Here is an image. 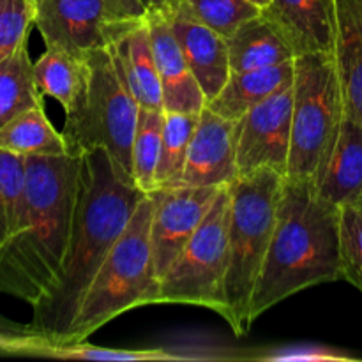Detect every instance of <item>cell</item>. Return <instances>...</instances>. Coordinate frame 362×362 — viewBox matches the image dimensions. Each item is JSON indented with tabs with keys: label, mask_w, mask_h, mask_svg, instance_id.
Instances as JSON below:
<instances>
[{
	"label": "cell",
	"mask_w": 362,
	"mask_h": 362,
	"mask_svg": "<svg viewBox=\"0 0 362 362\" xmlns=\"http://www.w3.org/2000/svg\"><path fill=\"white\" fill-rule=\"evenodd\" d=\"M147 194L120 179L106 151L81 156L80 194L69 247L59 278L32 306L28 332L46 345H64L85 293L103 262Z\"/></svg>",
	"instance_id": "1"
},
{
	"label": "cell",
	"mask_w": 362,
	"mask_h": 362,
	"mask_svg": "<svg viewBox=\"0 0 362 362\" xmlns=\"http://www.w3.org/2000/svg\"><path fill=\"white\" fill-rule=\"evenodd\" d=\"M81 156H25L16 225L0 251V293L34 306L62 271L76 218Z\"/></svg>",
	"instance_id": "2"
},
{
	"label": "cell",
	"mask_w": 362,
	"mask_h": 362,
	"mask_svg": "<svg viewBox=\"0 0 362 362\" xmlns=\"http://www.w3.org/2000/svg\"><path fill=\"white\" fill-rule=\"evenodd\" d=\"M341 278L339 207L317 186L285 179L274 235L251 300V320L281 300Z\"/></svg>",
	"instance_id": "3"
},
{
	"label": "cell",
	"mask_w": 362,
	"mask_h": 362,
	"mask_svg": "<svg viewBox=\"0 0 362 362\" xmlns=\"http://www.w3.org/2000/svg\"><path fill=\"white\" fill-rule=\"evenodd\" d=\"M285 175L262 168L230 184L232 214L228 230V271L223 318L237 338L250 332L251 300L267 257L278 218Z\"/></svg>",
	"instance_id": "4"
},
{
	"label": "cell",
	"mask_w": 362,
	"mask_h": 362,
	"mask_svg": "<svg viewBox=\"0 0 362 362\" xmlns=\"http://www.w3.org/2000/svg\"><path fill=\"white\" fill-rule=\"evenodd\" d=\"M152 211L154 204L147 194L92 279L64 345L87 341L126 311L158 304L161 279L152 258Z\"/></svg>",
	"instance_id": "5"
},
{
	"label": "cell",
	"mask_w": 362,
	"mask_h": 362,
	"mask_svg": "<svg viewBox=\"0 0 362 362\" xmlns=\"http://www.w3.org/2000/svg\"><path fill=\"white\" fill-rule=\"evenodd\" d=\"M87 85L76 110L66 115L62 134L69 154L106 151L117 173L134 184L133 141L140 105L120 80L108 48L85 57Z\"/></svg>",
	"instance_id": "6"
},
{
	"label": "cell",
	"mask_w": 362,
	"mask_h": 362,
	"mask_svg": "<svg viewBox=\"0 0 362 362\" xmlns=\"http://www.w3.org/2000/svg\"><path fill=\"white\" fill-rule=\"evenodd\" d=\"M292 145L285 179L318 186L345 115L341 81L332 53L293 60Z\"/></svg>",
	"instance_id": "7"
},
{
	"label": "cell",
	"mask_w": 362,
	"mask_h": 362,
	"mask_svg": "<svg viewBox=\"0 0 362 362\" xmlns=\"http://www.w3.org/2000/svg\"><path fill=\"white\" fill-rule=\"evenodd\" d=\"M230 214V186H223L202 225L161 278L158 304L205 308L223 318Z\"/></svg>",
	"instance_id": "8"
},
{
	"label": "cell",
	"mask_w": 362,
	"mask_h": 362,
	"mask_svg": "<svg viewBox=\"0 0 362 362\" xmlns=\"http://www.w3.org/2000/svg\"><path fill=\"white\" fill-rule=\"evenodd\" d=\"M117 0H35V28L46 48L85 59L110 42L133 21Z\"/></svg>",
	"instance_id": "9"
},
{
	"label": "cell",
	"mask_w": 362,
	"mask_h": 362,
	"mask_svg": "<svg viewBox=\"0 0 362 362\" xmlns=\"http://www.w3.org/2000/svg\"><path fill=\"white\" fill-rule=\"evenodd\" d=\"M293 81L235 120L239 177L271 168L286 177L292 145Z\"/></svg>",
	"instance_id": "10"
},
{
	"label": "cell",
	"mask_w": 362,
	"mask_h": 362,
	"mask_svg": "<svg viewBox=\"0 0 362 362\" xmlns=\"http://www.w3.org/2000/svg\"><path fill=\"white\" fill-rule=\"evenodd\" d=\"M221 187L177 186L152 191L154 204L151 223V243L158 278L166 274L198 226L202 225Z\"/></svg>",
	"instance_id": "11"
},
{
	"label": "cell",
	"mask_w": 362,
	"mask_h": 362,
	"mask_svg": "<svg viewBox=\"0 0 362 362\" xmlns=\"http://www.w3.org/2000/svg\"><path fill=\"white\" fill-rule=\"evenodd\" d=\"M237 179L235 122L205 106L191 138L182 186L223 187Z\"/></svg>",
	"instance_id": "12"
},
{
	"label": "cell",
	"mask_w": 362,
	"mask_h": 362,
	"mask_svg": "<svg viewBox=\"0 0 362 362\" xmlns=\"http://www.w3.org/2000/svg\"><path fill=\"white\" fill-rule=\"evenodd\" d=\"M154 48L156 66L163 90V110L179 113H200L207 106L202 87L187 66L184 53L166 14H145Z\"/></svg>",
	"instance_id": "13"
},
{
	"label": "cell",
	"mask_w": 362,
	"mask_h": 362,
	"mask_svg": "<svg viewBox=\"0 0 362 362\" xmlns=\"http://www.w3.org/2000/svg\"><path fill=\"white\" fill-rule=\"evenodd\" d=\"M166 16L187 66L193 71L207 103H211L232 74L226 39L194 20L182 6Z\"/></svg>",
	"instance_id": "14"
},
{
	"label": "cell",
	"mask_w": 362,
	"mask_h": 362,
	"mask_svg": "<svg viewBox=\"0 0 362 362\" xmlns=\"http://www.w3.org/2000/svg\"><path fill=\"white\" fill-rule=\"evenodd\" d=\"M108 53L120 80L129 88L140 108L163 110L161 81L147 18H138L120 32L108 45Z\"/></svg>",
	"instance_id": "15"
},
{
	"label": "cell",
	"mask_w": 362,
	"mask_h": 362,
	"mask_svg": "<svg viewBox=\"0 0 362 362\" xmlns=\"http://www.w3.org/2000/svg\"><path fill=\"white\" fill-rule=\"evenodd\" d=\"M262 14L276 25L296 57L334 49V0H271Z\"/></svg>",
	"instance_id": "16"
},
{
	"label": "cell",
	"mask_w": 362,
	"mask_h": 362,
	"mask_svg": "<svg viewBox=\"0 0 362 362\" xmlns=\"http://www.w3.org/2000/svg\"><path fill=\"white\" fill-rule=\"evenodd\" d=\"M345 113L362 124V0H334V49Z\"/></svg>",
	"instance_id": "17"
},
{
	"label": "cell",
	"mask_w": 362,
	"mask_h": 362,
	"mask_svg": "<svg viewBox=\"0 0 362 362\" xmlns=\"http://www.w3.org/2000/svg\"><path fill=\"white\" fill-rule=\"evenodd\" d=\"M317 189L338 207L356 204L362 193V124L346 113Z\"/></svg>",
	"instance_id": "18"
},
{
	"label": "cell",
	"mask_w": 362,
	"mask_h": 362,
	"mask_svg": "<svg viewBox=\"0 0 362 362\" xmlns=\"http://www.w3.org/2000/svg\"><path fill=\"white\" fill-rule=\"evenodd\" d=\"M293 60L262 69L232 73L221 92L207 103V106L218 115L235 122L253 106L260 105L279 88L292 83L296 71Z\"/></svg>",
	"instance_id": "19"
},
{
	"label": "cell",
	"mask_w": 362,
	"mask_h": 362,
	"mask_svg": "<svg viewBox=\"0 0 362 362\" xmlns=\"http://www.w3.org/2000/svg\"><path fill=\"white\" fill-rule=\"evenodd\" d=\"M232 73L278 66L296 59L292 46L264 14L251 18L226 37Z\"/></svg>",
	"instance_id": "20"
},
{
	"label": "cell",
	"mask_w": 362,
	"mask_h": 362,
	"mask_svg": "<svg viewBox=\"0 0 362 362\" xmlns=\"http://www.w3.org/2000/svg\"><path fill=\"white\" fill-rule=\"evenodd\" d=\"M34 78L41 94L55 99L67 115L76 110L85 92L87 62L62 49L46 48L34 62Z\"/></svg>",
	"instance_id": "21"
},
{
	"label": "cell",
	"mask_w": 362,
	"mask_h": 362,
	"mask_svg": "<svg viewBox=\"0 0 362 362\" xmlns=\"http://www.w3.org/2000/svg\"><path fill=\"white\" fill-rule=\"evenodd\" d=\"M25 180V156L0 151V251L13 233ZM28 338L27 325H16L0 317V339L6 349L20 350Z\"/></svg>",
	"instance_id": "22"
},
{
	"label": "cell",
	"mask_w": 362,
	"mask_h": 362,
	"mask_svg": "<svg viewBox=\"0 0 362 362\" xmlns=\"http://www.w3.org/2000/svg\"><path fill=\"white\" fill-rule=\"evenodd\" d=\"M0 151L18 156L69 154L66 138L55 129L45 106H34L0 127Z\"/></svg>",
	"instance_id": "23"
},
{
	"label": "cell",
	"mask_w": 362,
	"mask_h": 362,
	"mask_svg": "<svg viewBox=\"0 0 362 362\" xmlns=\"http://www.w3.org/2000/svg\"><path fill=\"white\" fill-rule=\"evenodd\" d=\"M45 95L34 78V62L23 42L9 59L0 62V127L34 106H45Z\"/></svg>",
	"instance_id": "24"
},
{
	"label": "cell",
	"mask_w": 362,
	"mask_h": 362,
	"mask_svg": "<svg viewBox=\"0 0 362 362\" xmlns=\"http://www.w3.org/2000/svg\"><path fill=\"white\" fill-rule=\"evenodd\" d=\"M198 119H200V113L165 112L161 154H159L158 170H156L158 189L182 186L187 151H189L191 138L198 126Z\"/></svg>",
	"instance_id": "25"
},
{
	"label": "cell",
	"mask_w": 362,
	"mask_h": 362,
	"mask_svg": "<svg viewBox=\"0 0 362 362\" xmlns=\"http://www.w3.org/2000/svg\"><path fill=\"white\" fill-rule=\"evenodd\" d=\"M163 120H165V110L140 108L133 141V177L134 186L145 194H151L152 191L158 189L156 170L161 154Z\"/></svg>",
	"instance_id": "26"
},
{
	"label": "cell",
	"mask_w": 362,
	"mask_h": 362,
	"mask_svg": "<svg viewBox=\"0 0 362 362\" xmlns=\"http://www.w3.org/2000/svg\"><path fill=\"white\" fill-rule=\"evenodd\" d=\"M180 6L205 27L230 37L243 23L262 13L247 0H182Z\"/></svg>",
	"instance_id": "27"
},
{
	"label": "cell",
	"mask_w": 362,
	"mask_h": 362,
	"mask_svg": "<svg viewBox=\"0 0 362 362\" xmlns=\"http://www.w3.org/2000/svg\"><path fill=\"white\" fill-rule=\"evenodd\" d=\"M30 354L35 356L57 357V359H74V361H166L177 359V356L165 352L161 349H103L92 346L87 341L74 343V345H46L37 343Z\"/></svg>",
	"instance_id": "28"
},
{
	"label": "cell",
	"mask_w": 362,
	"mask_h": 362,
	"mask_svg": "<svg viewBox=\"0 0 362 362\" xmlns=\"http://www.w3.org/2000/svg\"><path fill=\"white\" fill-rule=\"evenodd\" d=\"M339 251L341 278L362 292V209L339 207Z\"/></svg>",
	"instance_id": "29"
},
{
	"label": "cell",
	"mask_w": 362,
	"mask_h": 362,
	"mask_svg": "<svg viewBox=\"0 0 362 362\" xmlns=\"http://www.w3.org/2000/svg\"><path fill=\"white\" fill-rule=\"evenodd\" d=\"M35 27V0H0V62L9 59Z\"/></svg>",
	"instance_id": "30"
},
{
	"label": "cell",
	"mask_w": 362,
	"mask_h": 362,
	"mask_svg": "<svg viewBox=\"0 0 362 362\" xmlns=\"http://www.w3.org/2000/svg\"><path fill=\"white\" fill-rule=\"evenodd\" d=\"M141 7H144L145 14L148 13H161L170 14L180 6L182 0H140Z\"/></svg>",
	"instance_id": "31"
},
{
	"label": "cell",
	"mask_w": 362,
	"mask_h": 362,
	"mask_svg": "<svg viewBox=\"0 0 362 362\" xmlns=\"http://www.w3.org/2000/svg\"><path fill=\"white\" fill-rule=\"evenodd\" d=\"M120 6L126 9V13H129L131 16H145V11L141 7L140 0H117Z\"/></svg>",
	"instance_id": "32"
},
{
	"label": "cell",
	"mask_w": 362,
	"mask_h": 362,
	"mask_svg": "<svg viewBox=\"0 0 362 362\" xmlns=\"http://www.w3.org/2000/svg\"><path fill=\"white\" fill-rule=\"evenodd\" d=\"M247 2L253 4V6H257L260 11H264L265 7H267L269 4H271V0H247Z\"/></svg>",
	"instance_id": "33"
},
{
	"label": "cell",
	"mask_w": 362,
	"mask_h": 362,
	"mask_svg": "<svg viewBox=\"0 0 362 362\" xmlns=\"http://www.w3.org/2000/svg\"><path fill=\"white\" fill-rule=\"evenodd\" d=\"M352 205H356V207H359V209H362V193H361V197L357 198V202L356 204H352Z\"/></svg>",
	"instance_id": "34"
}]
</instances>
